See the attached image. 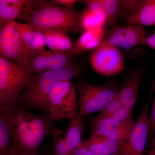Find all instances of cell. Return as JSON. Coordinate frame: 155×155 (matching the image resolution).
Returning <instances> with one entry per match:
<instances>
[{"label":"cell","mask_w":155,"mask_h":155,"mask_svg":"<svg viewBox=\"0 0 155 155\" xmlns=\"http://www.w3.org/2000/svg\"><path fill=\"white\" fill-rule=\"evenodd\" d=\"M10 110L12 147L25 155H37L42 142L55 129V121L48 114H33L17 103Z\"/></svg>","instance_id":"6da1fadb"},{"label":"cell","mask_w":155,"mask_h":155,"mask_svg":"<svg viewBox=\"0 0 155 155\" xmlns=\"http://www.w3.org/2000/svg\"><path fill=\"white\" fill-rule=\"evenodd\" d=\"M81 14L73 8L58 5L51 1L35 0L25 21L31 28L41 32L60 31L81 33Z\"/></svg>","instance_id":"7a4b0ae2"},{"label":"cell","mask_w":155,"mask_h":155,"mask_svg":"<svg viewBox=\"0 0 155 155\" xmlns=\"http://www.w3.org/2000/svg\"><path fill=\"white\" fill-rule=\"evenodd\" d=\"M81 75L80 69L72 64L59 71L31 74L16 103L27 110H39L47 114L48 97L54 84L59 81L71 80Z\"/></svg>","instance_id":"3957f363"},{"label":"cell","mask_w":155,"mask_h":155,"mask_svg":"<svg viewBox=\"0 0 155 155\" xmlns=\"http://www.w3.org/2000/svg\"><path fill=\"white\" fill-rule=\"evenodd\" d=\"M76 90L71 80L54 84L48 97L47 114L55 121L71 120L79 115Z\"/></svg>","instance_id":"277c9868"},{"label":"cell","mask_w":155,"mask_h":155,"mask_svg":"<svg viewBox=\"0 0 155 155\" xmlns=\"http://www.w3.org/2000/svg\"><path fill=\"white\" fill-rule=\"evenodd\" d=\"M31 75L22 66L0 58V107H9L16 104Z\"/></svg>","instance_id":"5b68a950"},{"label":"cell","mask_w":155,"mask_h":155,"mask_svg":"<svg viewBox=\"0 0 155 155\" xmlns=\"http://www.w3.org/2000/svg\"><path fill=\"white\" fill-rule=\"evenodd\" d=\"M76 87L78 96L79 115L84 117L102 110L119 91L113 83L96 85L80 81Z\"/></svg>","instance_id":"8992f818"},{"label":"cell","mask_w":155,"mask_h":155,"mask_svg":"<svg viewBox=\"0 0 155 155\" xmlns=\"http://www.w3.org/2000/svg\"><path fill=\"white\" fill-rule=\"evenodd\" d=\"M75 56L72 52L26 50L22 67L31 74L59 71L69 67Z\"/></svg>","instance_id":"52a82bcc"},{"label":"cell","mask_w":155,"mask_h":155,"mask_svg":"<svg viewBox=\"0 0 155 155\" xmlns=\"http://www.w3.org/2000/svg\"><path fill=\"white\" fill-rule=\"evenodd\" d=\"M153 92L127 138L121 147L113 155H142L150 130V103Z\"/></svg>","instance_id":"ba28073f"},{"label":"cell","mask_w":155,"mask_h":155,"mask_svg":"<svg viewBox=\"0 0 155 155\" xmlns=\"http://www.w3.org/2000/svg\"><path fill=\"white\" fill-rule=\"evenodd\" d=\"M147 35V32L143 26L136 25H125L122 27L117 26L105 33L100 46H111L130 50L137 46L143 45Z\"/></svg>","instance_id":"9c48e42d"},{"label":"cell","mask_w":155,"mask_h":155,"mask_svg":"<svg viewBox=\"0 0 155 155\" xmlns=\"http://www.w3.org/2000/svg\"><path fill=\"white\" fill-rule=\"evenodd\" d=\"M93 69L101 75L112 76L118 74L124 68L123 56L118 48L101 46L94 50L90 58Z\"/></svg>","instance_id":"30bf717a"},{"label":"cell","mask_w":155,"mask_h":155,"mask_svg":"<svg viewBox=\"0 0 155 155\" xmlns=\"http://www.w3.org/2000/svg\"><path fill=\"white\" fill-rule=\"evenodd\" d=\"M14 21L0 29V58L22 66L26 49Z\"/></svg>","instance_id":"8fae6325"},{"label":"cell","mask_w":155,"mask_h":155,"mask_svg":"<svg viewBox=\"0 0 155 155\" xmlns=\"http://www.w3.org/2000/svg\"><path fill=\"white\" fill-rule=\"evenodd\" d=\"M35 0H0V29L19 19L25 21Z\"/></svg>","instance_id":"7c38bea8"},{"label":"cell","mask_w":155,"mask_h":155,"mask_svg":"<svg viewBox=\"0 0 155 155\" xmlns=\"http://www.w3.org/2000/svg\"><path fill=\"white\" fill-rule=\"evenodd\" d=\"M124 142L117 141L105 136L93 133L90 137L82 143L95 155H113Z\"/></svg>","instance_id":"4fadbf2b"},{"label":"cell","mask_w":155,"mask_h":155,"mask_svg":"<svg viewBox=\"0 0 155 155\" xmlns=\"http://www.w3.org/2000/svg\"><path fill=\"white\" fill-rule=\"evenodd\" d=\"M105 33V27L84 31L75 41L72 52L76 56L87 51L96 49L101 44Z\"/></svg>","instance_id":"5bb4252c"},{"label":"cell","mask_w":155,"mask_h":155,"mask_svg":"<svg viewBox=\"0 0 155 155\" xmlns=\"http://www.w3.org/2000/svg\"><path fill=\"white\" fill-rule=\"evenodd\" d=\"M14 24L22 38L26 50L45 51L46 45L45 38L42 32L34 30L26 23L14 21Z\"/></svg>","instance_id":"9a60e30c"},{"label":"cell","mask_w":155,"mask_h":155,"mask_svg":"<svg viewBox=\"0 0 155 155\" xmlns=\"http://www.w3.org/2000/svg\"><path fill=\"white\" fill-rule=\"evenodd\" d=\"M155 25V0L142 1L138 9L125 25Z\"/></svg>","instance_id":"2e32d148"},{"label":"cell","mask_w":155,"mask_h":155,"mask_svg":"<svg viewBox=\"0 0 155 155\" xmlns=\"http://www.w3.org/2000/svg\"><path fill=\"white\" fill-rule=\"evenodd\" d=\"M12 147L10 107H0V155H8Z\"/></svg>","instance_id":"e0dca14e"},{"label":"cell","mask_w":155,"mask_h":155,"mask_svg":"<svg viewBox=\"0 0 155 155\" xmlns=\"http://www.w3.org/2000/svg\"><path fill=\"white\" fill-rule=\"evenodd\" d=\"M46 45L51 51L61 52H72L73 45L68 33L60 31H49L42 32Z\"/></svg>","instance_id":"ac0fdd59"},{"label":"cell","mask_w":155,"mask_h":155,"mask_svg":"<svg viewBox=\"0 0 155 155\" xmlns=\"http://www.w3.org/2000/svg\"><path fill=\"white\" fill-rule=\"evenodd\" d=\"M84 119V117L78 115L70 120L69 125L65 129L66 143L72 154L82 143Z\"/></svg>","instance_id":"d6986e66"},{"label":"cell","mask_w":155,"mask_h":155,"mask_svg":"<svg viewBox=\"0 0 155 155\" xmlns=\"http://www.w3.org/2000/svg\"><path fill=\"white\" fill-rule=\"evenodd\" d=\"M134 125L135 123L131 117L126 123L121 126L98 129L94 130L93 133L105 136L117 141H125Z\"/></svg>","instance_id":"ffe728a7"},{"label":"cell","mask_w":155,"mask_h":155,"mask_svg":"<svg viewBox=\"0 0 155 155\" xmlns=\"http://www.w3.org/2000/svg\"><path fill=\"white\" fill-rule=\"evenodd\" d=\"M81 33L106 26L105 14L97 15L85 8L81 14Z\"/></svg>","instance_id":"44dd1931"},{"label":"cell","mask_w":155,"mask_h":155,"mask_svg":"<svg viewBox=\"0 0 155 155\" xmlns=\"http://www.w3.org/2000/svg\"><path fill=\"white\" fill-rule=\"evenodd\" d=\"M141 73H137L126 81L123 88L117 94V97L123 104H126L135 95L137 94L142 78Z\"/></svg>","instance_id":"7402d4cb"},{"label":"cell","mask_w":155,"mask_h":155,"mask_svg":"<svg viewBox=\"0 0 155 155\" xmlns=\"http://www.w3.org/2000/svg\"><path fill=\"white\" fill-rule=\"evenodd\" d=\"M106 17V26H117L120 0H101Z\"/></svg>","instance_id":"603a6c76"},{"label":"cell","mask_w":155,"mask_h":155,"mask_svg":"<svg viewBox=\"0 0 155 155\" xmlns=\"http://www.w3.org/2000/svg\"><path fill=\"white\" fill-rule=\"evenodd\" d=\"M52 136L54 155H72L66 143L65 130L56 128L52 134Z\"/></svg>","instance_id":"cb8c5ba5"},{"label":"cell","mask_w":155,"mask_h":155,"mask_svg":"<svg viewBox=\"0 0 155 155\" xmlns=\"http://www.w3.org/2000/svg\"><path fill=\"white\" fill-rule=\"evenodd\" d=\"M141 2L140 0H120L118 22H127L138 9Z\"/></svg>","instance_id":"d4e9b609"},{"label":"cell","mask_w":155,"mask_h":155,"mask_svg":"<svg viewBox=\"0 0 155 155\" xmlns=\"http://www.w3.org/2000/svg\"><path fill=\"white\" fill-rule=\"evenodd\" d=\"M137 94L135 95L126 104L122 105V107L115 113L109 117L120 121H125L132 116V111L137 99Z\"/></svg>","instance_id":"484cf974"},{"label":"cell","mask_w":155,"mask_h":155,"mask_svg":"<svg viewBox=\"0 0 155 155\" xmlns=\"http://www.w3.org/2000/svg\"><path fill=\"white\" fill-rule=\"evenodd\" d=\"M122 105L123 104L117 97L116 95V96L113 99L111 100L107 104L97 118H101L110 116L121 107Z\"/></svg>","instance_id":"4316f807"},{"label":"cell","mask_w":155,"mask_h":155,"mask_svg":"<svg viewBox=\"0 0 155 155\" xmlns=\"http://www.w3.org/2000/svg\"><path fill=\"white\" fill-rule=\"evenodd\" d=\"M86 6L89 11L97 15L105 14L101 0H85L81 1Z\"/></svg>","instance_id":"83f0119b"},{"label":"cell","mask_w":155,"mask_h":155,"mask_svg":"<svg viewBox=\"0 0 155 155\" xmlns=\"http://www.w3.org/2000/svg\"><path fill=\"white\" fill-rule=\"evenodd\" d=\"M51 2L56 5L67 7V8H73L75 4L78 2L77 0H52Z\"/></svg>","instance_id":"f1b7e54d"},{"label":"cell","mask_w":155,"mask_h":155,"mask_svg":"<svg viewBox=\"0 0 155 155\" xmlns=\"http://www.w3.org/2000/svg\"><path fill=\"white\" fill-rule=\"evenodd\" d=\"M72 155H95L93 153L91 152L88 149H87L85 146L81 143L79 146Z\"/></svg>","instance_id":"f546056e"},{"label":"cell","mask_w":155,"mask_h":155,"mask_svg":"<svg viewBox=\"0 0 155 155\" xmlns=\"http://www.w3.org/2000/svg\"><path fill=\"white\" fill-rule=\"evenodd\" d=\"M150 132H155V97L150 116Z\"/></svg>","instance_id":"4dcf8cb0"},{"label":"cell","mask_w":155,"mask_h":155,"mask_svg":"<svg viewBox=\"0 0 155 155\" xmlns=\"http://www.w3.org/2000/svg\"><path fill=\"white\" fill-rule=\"evenodd\" d=\"M143 45L147 46L155 50V32L146 37Z\"/></svg>","instance_id":"1f68e13d"},{"label":"cell","mask_w":155,"mask_h":155,"mask_svg":"<svg viewBox=\"0 0 155 155\" xmlns=\"http://www.w3.org/2000/svg\"><path fill=\"white\" fill-rule=\"evenodd\" d=\"M147 155H155V137L153 140L152 146L147 152Z\"/></svg>","instance_id":"d6a6232c"},{"label":"cell","mask_w":155,"mask_h":155,"mask_svg":"<svg viewBox=\"0 0 155 155\" xmlns=\"http://www.w3.org/2000/svg\"><path fill=\"white\" fill-rule=\"evenodd\" d=\"M8 155H25L22 153L19 152L18 151L15 150L14 148L11 147V150Z\"/></svg>","instance_id":"836d02e7"}]
</instances>
